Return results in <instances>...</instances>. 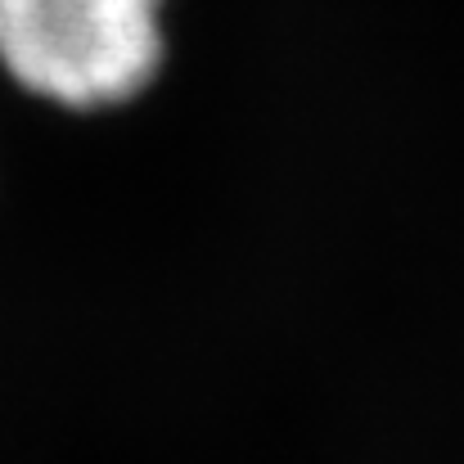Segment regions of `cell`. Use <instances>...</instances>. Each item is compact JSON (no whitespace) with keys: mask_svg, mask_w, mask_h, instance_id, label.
I'll list each match as a JSON object with an SVG mask.
<instances>
[{"mask_svg":"<svg viewBox=\"0 0 464 464\" xmlns=\"http://www.w3.org/2000/svg\"><path fill=\"white\" fill-rule=\"evenodd\" d=\"M162 63V0H0V68L54 109H122Z\"/></svg>","mask_w":464,"mask_h":464,"instance_id":"6da1fadb","label":"cell"}]
</instances>
